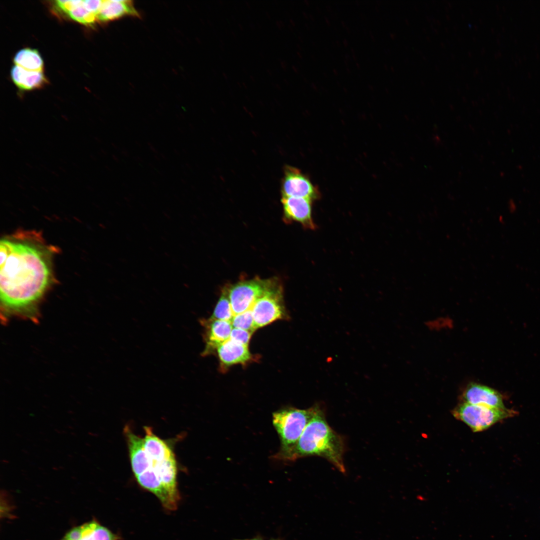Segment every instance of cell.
I'll list each match as a JSON object with an SVG mask.
<instances>
[{"label":"cell","mask_w":540,"mask_h":540,"mask_svg":"<svg viewBox=\"0 0 540 540\" xmlns=\"http://www.w3.org/2000/svg\"><path fill=\"white\" fill-rule=\"evenodd\" d=\"M15 65L26 70L42 72L44 62L39 52L36 49L25 48L19 50L14 58Z\"/></svg>","instance_id":"obj_15"},{"label":"cell","mask_w":540,"mask_h":540,"mask_svg":"<svg viewBox=\"0 0 540 540\" xmlns=\"http://www.w3.org/2000/svg\"></svg>","instance_id":"obj_24"},{"label":"cell","mask_w":540,"mask_h":540,"mask_svg":"<svg viewBox=\"0 0 540 540\" xmlns=\"http://www.w3.org/2000/svg\"><path fill=\"white\" fill-rule=\"evenodd\" d=\"M312 201L306 198L282 196L281 202L284 220L298 222L308 229H314L316 226L312 218Z\"/></svg>","instance_id":"obj_8"},{"label":"cell","mask_w":540,"mask_h":540,"mask_svg":"<svg viewBox=\"0 0 540 540\" xmlns=\"http://www.w3.org/2000/svg\"><path fill=\"white\" fill-rule=\"evenodd\" d=\"M221 368L225 369L232 366L244 364L254 360L248 346L229 339L216 349Z\"/></svg>","instance_id":"obj_10"},{"label":"cell","mask_w":540,"mask_h":540,"mask_svg":"<svg viewBox=\"0 0 540 540\" xmlns=\"http://www.w3.org/2000/svg\"><path fill=\"white\" fill-rule=\"evenodd\" d=\"M80 540H121V536L93 520L80 526Z\"/></svg>","instance_id":"obj_14"},{"label":"cell","mask_w":540,"mask_h":540,"mask_svg":"<svg viewBox=\"0 0 540 540\" xmlns=\"http://www.w3.org/2000/svg\"><path fill=\"white\" fill-rule=\"evenodd\" d=\"M252 332L240 328H232L230 338L245 345H248Z\"/></svg>","instance_id":"obj_19"},{"label":"cell","mask_w":540,"mask_h":540,"mask_svg":"<svg viewBox=\"0 0 540 540\" xmlns=\"http://www.w3.org/2000/svg\"><path fill=\"white\" fill-rule=\"evenodd\" d=\"M0 300L6 314L30 316L51 284L52 250L40 236L18 232L0 240Z\"/></svg>","instance_id":"obj_1"},{"label":"cell","mask_w":540,"mask_h":540,"mask_svg":"<svg viewBox=\"0 0 540 540\" xmlns=\"http://www.w3.org/2000/svg\"><path fill=\"white\" fill-rule=\"evenodd\" d=\"M251 310L256 330L287 317L284 305L282 288L278 280L257 300Z\"/></svg>","instance_id":"obj_6"},{"label":"cell","mask_w":540,"mask_h":540,"mask_svg":"<svg viewBox=\"0 0 540 540\" xmlns=\"http://www.w3.org/2000/svg\"><path fill=\"white\" fill-rule=\"evenodd\" d=\"M464 402L470 404L506 409L500 394L493 388L476 383L468 386L462 395Z\"/></svg>","instance_id":"obj_11"},{"label":"cell","mask_w":540,"mask_h":540,"mask_svg":"<svg viewBox=\"0 0 540 540\" xmlns=\"http://www.w3.org/2000/svg\"><path fill=\"white\" fill-rule=\"evenodd\" d=\"M82 0H56L57 6L67 14L78 6Z\"/></svg>","instance_id":"obj_20"},{"label":"cell","mask_w":540,"mask_h":540,"mask_svg":"<svg viewBox=\"0 0 540 540\" xmlns=\"http://www.w3.org/2000/svg\"><path fill=\"white\" fill-rule=\"evenodd\" d=\"M102 0H83V4L85 8L90 12L97 15L102 6Z\"/></svg>","instance_id":"obj_21"},{"label":"cell","mask_w":540,"mask_h":540,"mask_svg":"<svg viewBox=\"0 0 540 540\" xmlns=\"http://www.w3.org/2000/svg\"><path fill=\"white\" fill-rule=\"evenodd\" d=\"M315 410L316 405L307 409L288 407L272 414V424L280 442L276 459L282 460L294 447Z\"/></svg>","instance_id":"obj_3"},{"label":"cell","mask_w":540,"mask_h":540,"mask_svg":"<svg viewBox=\"0 0 540 540\" xmlns=\"http://www.w3.org/2000/svg\"><path fill=\"white\" fill-rule=\"evenodd\" d=\"M514 412L463 402L453 410L452 414L468 425L474 432L487 429L500 420L511 416Z\"/></svg>","instance_id":"obj_4"},{"label":"cell","mask_w":540,"mask_h":540,"mask_svg":"<svg viewBox=\"0 0 540 540\" xmlns=\"http://www.w3.org/2000/svg\"><path fill=\"white\" fill-rule=\"evenodd\" d=\"M234 328H240L253 332L256 330L251 310L236 314L231 320Z\"/></svg>","instance_id":"obj_18"},{"label":"cell","mask_w":540,"mask_h":540,"mask_svg":"<svg viewBox=\"0 0 540 540\" xmlns=\"http://www.w3.org/2000/svg\"><path fill=\"white\" fill-rule=\"evenodd\" d=\"M234 316L228 297V288L224 287L210 318L212 319L231 322Z\"/></svg>","instance_id":"obj_16"},{"label":"cell","mask_w":540,"mask_h":540,"mask_svg":"<svg viewBox=\"0 0 540 540\" xmlns=\"http://www.w3.org/2000/svg\"><path fill=\"white\" fill-rule=\"evenodd\" d=\"M126 16H138L132 1L105 0L102 2L96 18L102 22H108Z\"/></svg>","instance_id":"obj_12"},{"label":"cell","mask_w":540,"mask_h":540,"mask_svg":"<svg viewBox=\"0 0 540 540\" xmlns=\"http://www.w3.org/2000/svg\"><path fill=\"white\" fill-rule=\"evenodd\" d=\"M200 322L204 328L206 344L202 355L205 356L214 352L220 345L230 339L233 327L230 321L210 318L201 320Z\"/></svg>","instance_id":"obj_9"},{"label":"cell","mask_w":540,"mask_h":540,"mask_svg":"<svg viewBox=\"0 0 540 540\" xmlns=\"http://www.w3.org/2000/svg\"><path fill=\"white\" fill-rule=\"evenodd\" d=\"M68 14L74 20L84 24H92L97 20L96 15L85 8L83 0Z\"/></svg>","instance_id":"obj_17"},{"label":"cell","mask_w":540,"mask_h":540,"mask_svg":"<svg viewBox=\"0 0 540 540\" xmlns=\"http://www.w3.org/2000/svg\"><path fill=\"white\" fill-rule=\"evenodd\" d=\"M280 188L282 196L303 198L312 200L320 197L319 190L308 176L299 169L288 165L284 167Z\"/></svg>","instance_id":"obj_7"},{"label":"cell","mask_w":540,"mask_h":540,"mask_svg":"<svg viewBox=\"0 0 540 540\" xmlns=\"http://www.w3.org/2000/svg\"><path fill=\"white\" fill-rule=\"evenodd\" d=\"M270 540H281L280 539V538H272V539H271Z\"/></svg>","instance_id":"obj_23"},{"label":"cell","mask_w":540,"mask_h":540,"mask_svg":"<svg viewBox=\"0 0 540 540\" xmlns=\"http://www.w3.org/2000/svg\"><path fill=\"white\" fill-rule=\"evenodd\" d=\"M234 540H264L260 536H256L250 539Z\"/></svg>","instance_id":"obj_22"},{"label":"cell","mask_w":540,"mask_h":540,"mask_svg":"<svg viewBox=\"0 0 540 540\" xmlns=\"http://www.w3.org/2000/svg\"><path fill=\"white\" fill-rule=\"evenodd\" d=\"M276 280L255 278L238 282L228 287V297L234 316L251 310L257 300L271 288Z\"/></svg>","instance_id":"obj_5"},{"label":"cell","mask_w":540,"mask_h":540,"mask_svg":"<svg viewBox=\"0 0 540 540\" xmlns=\"http://www.w3.org/2000/svg\"><path fill=\"white\" fill-rule=\"evenodd\" d=\"M344 444L342 438L326 422L324 413L318 404L292 450L282 460L292 461L308 456L326 458L340 472L344 473Z\"/></svg>","instance_id":"obj_2"},{"label":"cell","mask_w":540,"mask_h":540,"mask_svg":"<svg viewBox=\"0 0 540 540\" xmlns=\"http://www.w3.org/2000/svg\"><path fill=\"white\" fill-rule=\"evenodd\" d=\"M11 77L15 84L23 90L39 88L46 80L43 72L30 71L16 65L12 68Z\"/></svg>","instance_id":"obj_13"}]
</instances>
